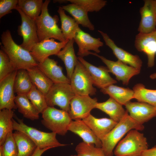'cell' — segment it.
<instances>
[{"label": "cell", "instance_id": "6da1fadb", "mask_svg": "<svg viewBox=\"0 0 156 156\" xmlns=\"http://www.w3.org/2000/svg\"><path fill=\"white\" fill-rule=\"evenodd\" d=\"M1 39L3 44L1 46V49L7 55L16 70H27L37 66L38 63L34 60L30 52L14 42L9 30L3 32Z\"/></svg>", "mask_w": 156, "mask_h": 156}, {"label": "cell", "instance_id": "7a4b0ae2", "mask_svg": "<svg viewBox=\"0 0 156 156\" xmlns=\"http://www.w3.org/2000/svg\"><path fill=\"white\" fill-rule=\"evenodd\" d=\"M144 127L135 120L127 111L124 116L101 140L102 147L106 156H113L114 149L122 137L132 129L141 131Z\"/></svg>", "mask_w": 156, "mask_h": 156}, {"label": "cell", "instance_id": "3957f363", "mask_svg": "<svg viewBox=\"0 0 156 156\" xmlns=\"http://www.w3.org/2000/svg\"><path fill=\"white\" fill-rule=\"evenodd\" d=\"M50 0L43 2L40 14L35 18L37 33L39 42L44 40L53 38L60 42H67L65 40L61 29L57 25L58 16H51L49 14L48 5Z\"/></svg>", "mask_w": 156, "mask_h": 156}, {"label": "cell", "instance_id": "277c9868", "mask_svg": "<svg viewBox=\"0 0 156 156\" xmlns=\"http://www.w3.org/2000/svg\"><path fill=\"white\" fill-rule=\"evenodd\" d=\"M14 117L17 122L12 119L13 130L25 133L35 143L37 147L41 149L47 148H51L66 145L58 141L56 138V133L40 131L26 125L23 119L19 118L15 114Z\"/></svg>", "mask_w": 156, "mask_h": 156}, {"label": "cell", "instance_id": "5b68a950", "mask_svg": "<svg viewBox=\"0 0 156 156\" xmlns=\"http://www.w3.org/2000/svg\"><path fill=\"white\" fill-rule=\"evenodd\" d=\"M148 148L147 139L143 134L132 129L118 143L114 153L116 156H140Z\"/></svg>", "mask_w": 156, "mask_h": 156}, {"label": "cell", "instance_id": "8992f818", "mask_svg": "<svg viewBox=\"0 0 156 156\" xmlns=\"http://www.w3.org/2000/svg\"><path fill=\"white\" fill-rule=\"evenodd\" d=\"M42 114L41 122L45 127L56 134L64 135L66 134L72 120L68 112L48 106Z\"/></svg>", "mask_w": 156, "mask_h": 156}, {"label": "cell", "instance_id": "52a82bcc", "mask_svg": "<svg viewBox=\"0 0 156 156\" xmlns=\"http://www.w3.org/2000/svg\"><path fill=\"white\" fill-rule=\"evenodd\" d=\"M71 87L75 95H92L96 91L88 70L78 60L70 79Z\"/></svg>", "mask_w": 156, "mask_h": 156}, {"label": "cell", "instance_id": "ba28073f", "mask_svg": "<svg viewBox=\"0 0 156 156\" xmlns=\"http://www.w3.org/2000/svg\"><path fill=\"white\" fill-rule=\"evenodd\" d=\"M75 95L70 84L58 83L53 84L45 97L48 106L57 105L68 112L70 102Z\"/></svg>", "mask_w": 156, "mask_h": 156}, {"label": "cell", "instance_id": "9c48e42d", "mask_svg": "<svg viewBox=\"0 0 156 156\" xmlns=\"http://www.w3.org/2000/svg\"><path fill=\"white\" fill-rule=\"evenodd\" d=\"M15 9L18 12L21 19V24L17 30L18 34L23 39L20 46L30 52L33 47L39 42L35 21L26 15L17 5Z\"/></svg>", "mask_w": 156, "mask_h": 156}, {"label": "cell", "instance_id": "30bf717a", "mask_svg": "<svg viewBox=\"0 0 156 156\" xmlns=\"http://www.w3.org/2000/svg\"><path fill=\"white\" fill-rule=\"evenodd\" d=\"M97 103L96 98H92L89 95H75L70 102L68 113L72 120H83L95 108Z\"/></svg>", "mask_w": 156, "mask_h": 156}, {"label": "cell", "instance_id": "8fae6325", "mask_svg": "<svg viewBox=\"0 0 156 156\" xmlns=\"http://www.w3.org/2000/svg\"><path fill=\"white\" fill-rule=\"evenodd\" d=\"M90 54L96 56L107 66L109 72L114 75L118 81H121L123 84L127 85L133 76L139 74L140 70L124 63L119 60L114 61L106 59L96 53L90 52Z\"/></svg>", "mask_w": 156, "mask_h": 156}, {"label": "cell", "instance_id": "7c38bea8", "mask_svg": "<svg viewBox=\"0 0 156 156\" xmlns=\"http://www.w3.org/2000/svg\"><path fill=\"white\" fill-rule=\"evenodd\" d=\"M67 42H57L53 38L45 40L35 44L30 52L37 62L42 63L49 56L56 55Z\"/></svg>", "mask_w": 156, "mask_h": 156}, {"label": "cell", "instance_id": "4fadbf2b", "mask_svg": "<svg viewBox=\"0 0 156 156\" xmlns=\"http://www.w3.org/2000/svg\"><path fill=\"white\" fill-rule=\"evenodd\" d=\"M18 70H15L0 81V110L17 109L14 102L15 79Z\"/></svg>", "mask_w": 156, "mask_h": 156}, {"label": "cell", "instance_id": "5bb4252c", "mask_svg": "<svg viewBox=\"0 0 156 156\" xmlns=\"http://www.w3.org/2000/svg\"><path fill=\"white\" fill-rule=\"evenodd\" d=\"M134 45L138 51L147 56L148 67L153 66L156 55V30L149 33H139L135 36Z\"/></svg>", "mask_w": 156, "mask_h": 156}, {"label": "cell", "instance_id": "9a60e30c", "mask_svg": "<svg viewBox=\"0 0 156 156\" xmlns=\"http://www.w3.org/2000/svg\"><path fill=\"white\" fill-rule=\"evenodd\" d=\"M77 58L88 71L95 86L101 89L117 83V81L110 76L107 67H96L86 61L83 57L79 56Z\"/></svg>", "mask_w": 156, "mask_h": 156}, {"label": "cell", "instance_id": "2e32d148", "mask_svg": "<svg viewBox=\"0 0 156 156\" xmlns=\"http://www.w3.org/2000/svg\"><path fill=\"white\" fill-rule=\"evenodd\" d=\"M125 106L130 116L140 124L156 117V107L148 103L130 101Z\"/></svg>", "mask_w": 156, "mask_h": 156}, {"label": "cell", "instance_id": "e0dca14e", "mask_svg": "<svg viewBox=\"0 0 156 156\" xmlns=\"http://www.w3.org/2000/svg\"><path fill=\"white\" fill-rule=\"evenodd\" d=\"M98 31L102 36L106 45L112 49L118 60L140 70L142 62L139 56L133 55L118 47L107 34L101 31Z\"/></svg>", "mask_w": 156, "mask_h": 156}, {"label": "cell", "instance_id": "ac0fdd59", "mask_svg": "<svg viewBox=\"0 0 156 156\" xmlns=\"http://www.w3.org/2000/svg\"><path fill=\"white\" fill-rule=\"evenodd\" d=\"M74 39L79 47L77 55L83 57L90 54V50L93 51L96 53H100L99 48L103 45V42L101 41L100 38H93L80 28Z\"/></svg>", "mask_w": 156, "mask_h": 156}, {"label": "cell", "instance_id": "d6986e66", "mask_svg": "<svg viewBox=\"0 0 156 156\" xmlns=\"http://www.w3.org/2000/svg\"><path fill=\"white\" fill-rule=\"evenodd\" d=\"M144 2V5L140 10L141 18L138 30L139 33H149L156 30L155 1L145 0Z\"/></svg>", "mask_w": 156, "mask_h": 156}, {"label": "cell", "instance_id": "ffe728a7", "mask_svg": "<svg viewBox=\"0 0 156 156\" xmlns=\"http://www.w3.org/2000/svg\"><path fill=\"white\" fill-rule=\"evenodd\" d=\"M82 120L101 141L118 123L111 118H97L91 114Z\"/></svg>", "mask_w": 156, "mask_h": 156}, {"label": "cell", "instance_id": "44dd1931", "mask_svg": "<svg viewBox=\"0 0 156 156\" xmlns=\"http://www.w3.org/2000/svg\"><path fill=\"white\" fill-rule=\"evenodd\" d=\"M37 66L53 83H70V80L63 74L62 67L54 59L48 57L43 62L38 63Z\"/></svg>", "mask_w": 156, "mask_h": 156}, {"label": "cell", "instance_id": "7402d4cb", "mask_svg": "<svg viewBox=\"0 0 156 156\" xmlns=\"http://www.w3.org/2000/svg\"><path fill=\"white\" fill-rule=\"evenodd\" d=\"M68 131L78 135L83 142L101 148L102 142L82 120H73L69 125Z\"/></svg>", "mask_w": 156, "mask_h": 156}, {"label": "cell", "instance_id": "603a6c76", "mask_svg": "<svg viewBox=\"0 0 156 156\" xmlns=\"http://www.w3.org/2000/svg\"><path fill=\"white\" fill-rule=\"evenodd\" d=\"M75 42L74 39L70 40L56 55L64 62L66 71L67 77L70 79L78 60L73 47Z\"/></svg>", "mask_w": 156, "mask_h": 156}, {"label": "cell", "instance_id": "cb8c5ba5", "mask_svg": "<svg viewBox=\"0 0 156 156\" xmlns=\"http://www.w3.org/2000/svg\"><path fill=\"white\" fill-rule=\"evenodd\" d=\"M122 105L110 97L105 102H98L95 108L104 112L109 116L110 118L118 122L124 116L127 112Z\"/></svg>", "mask_w": 156, "mask_h": 156}, {"label": "cell", "instance_id": "d4e9b609", "mask_svg": "<svg viewBox=\"0 0 156 156\" xmlns=\"http://www.w3.org/2000/svg\"><path fill=\"white\" fill-rule=\"evenodd\" d=\"M101 91L104 94H108L110 97L122 105H125L134 99V92L133 90L114 84L101 89Z\"/></svg>", "mask_w": 156, "mask_h": 156}, {"label": "cell", "instance_id": "484cf974", "mask_svg": "<svg viewBox=\"0 0 156 156\" xmlns=\"http://www.w3.org/2000/svg\"><path fill=\"white\" fill-rule=\"evenodd\" d=\"M57 12L61 22V30L66 41L73 39L79 29V24L74 19L66 15L61 6L59 7Z\"/></svg>", "mask_w": 156, "mask_h": 156}, {"label": "cell", "instance_id": "4316f807", "mask_svg": "<svg viewBox=\"0 0 156 156\" xmlns=\"http://www.w3.org/2000/svg\"><path fill=\"white\" fill-rule=\"evenodd\" d=\"M27 70L33 84L45 95L54 83L53 81L37 66L33 67Z\"/></svg>", "mask_w": 156, "mask_h": 156}, {"label": "cell", "instance_id": "83f0119b", "mask_svg": "<svg viewBox=\"0 0 156 156\" xmlns=\"http://www.w3.org/2000/svg\"><path fill=\"white\" fill-rule=\"evenodd\" d=\"M14 102L19 112L23 117L32 120L39 119L40 114L28 99L26 94H18Z\"/></svg>", "mask_w": 156, "mask_h": 156}, {"label": "cell", "instance_id": "f1b7e54d", "mask_svg": "<svg viewBox=\"0 0 156 156\" xmlns=\"http://www.w3.org/2000/svg\"><path fill=\"white\" fill-rule=\"evenodd\" d=\"M13 135L18 148V156H31L37 148L35 143L21 131H16Z\"/></svg>", "mask_w": 156, "mask_h": 156}, {"label": "cell", "instance_id": "f546056e", "mask_svg": "<svg viewBox=\"0 0 156 156\" xmlns=\"http://www.w3.org/2000/svg\"><path fill=\"white\" fill-rule=\"evenodd\" d=\"M61 7L73 16L79 25H81L90 30H94V26L89 19L88 12L81 7L73 3L62 5Z\"/></svg>", "mask_w": 156, "mask_h": 156}, {"label": "cell", "instance_id": "4dcf8cb0", "mask_svg": "<svg viewBox=\"0 0 156 156\" xmlns=\"http://www.w3.org/2000/svg\"><path fill=\"white\" fill-rule=\"evenodd\" d=\"M33 85L27 70L23 69L18 70L14 81L15 93L17 94H26Z\"/></svg>", "mask_w": 156, "mask_h": 156}, {"label": "cell", "instance_id": "1f68e13d", "mask_svg": "<svg viewBox=\"0 0 156 156\" xmlns=\"http://www.w3.org/2000/svg\"><path fill=\"white\" fill-rule=\"evenodd\" d=\"M13 110L3 109L0 110V145L4 143L8 133L13 130Z\"/></svg>", "mask_w": 156, "mask_h": 156}, {"label": "cell", "instance_id": "d6a6232c", "mask_svg": "<svg viewBox=\"0 0 156 156\" xmlns=\"http://www.w3.org/2000/svg\"><path fill=\"white\" fill-rule=\"evenodd\" d=\"M134 99L139 102L148 103L156 107V90L146 88L142 83H138L133 87Z\"/></svg>", "mask_w": 156, "mask_h": 156}, {"label": "cell", "instance_id": "836d02e7", "mask_svg": "<svg viewBox=\"0 0 156 156\" xmlns=\"http://www.w3.org/2000/svg\"><path fill=\"white\" fill-rule=\"evenodd\" d=\"M43 3L42 0H18L17 5L26 15L35 20L40 15Z\"/></svg>", "mask_w": 156, "mask_h": 156}, {"label": "cell", "instance_id": "e575fe53", "mask_svg": "<svg viewBox=\"0 0 156 156\" xmlns=\"http://www.w3.org/2000/svg\"><path fill=\"white\" fill-rule=\"evenodd\" d=\"M26 95L39 113L42 114L48 107L45 95L34 85Z\"/></svg>", "mask_w": 156, "mask_h": 156}, {"label": "cell", "instance_id": "d590c367", "mask_svg": "<svg viewBox=\"0 0 156 156\" xmlns=\"http://www.w3.org/2000/svg\"><path fill=\"white\" fill-rule=\"evenodd\" d=\"M75 151L80 156H106L101 148L84 142L79 143L76 146Z\"/></svg>", "mask_w": 156, "mask_h": 156}, {"label": "cell", "instance_id": "8d00e7d4", "mask_svg": "<svg viewBox=\"0 0 156 156\" xmlns=\"http://www.w3.org/2000/svg\"><path fill=\"white\" fill-rule=\"evenodd\" d=\"M71 3L81 7L88 12H98L106 5L107 1L104 0H68Z\"/></svg>", "mask_w": 156, "mask_h": 156}, {"label": "cell", "instance_id": "74e56055", "mask_svg": "<svg viewBox=\"0 0 156 156\" xmlns=\"http://www.w3.org/2000/svg\"><path fill=\"white\" fill-rule=\"evenodd\" d=\"M12 131L9 132L3 144L0 145V151L2 156H18V148Z\"/></svg>", "mask_w": 156, "mask_h": 156}, {"label": "cell", "instance_id": "f35d334b", "mask_svg": "<svg viewBox=\"0 0 156 156\" xmlns=\"http://www.w3.org/2000/svg\"><path fill=\"white\" fill-rule=\"evenodd\" d=\"M16 70L12 64L7 55L0 50V81Z\"/></svg>", "mask_w": 156, "mask_h": 156}, {"label": "cell", "instance_id": "ab89813d", "mask_svg": "<svg viewBox=\"0 0 156 156\" xmlns=\"http://www.w3.org/2000/svg\"><path fill=\"white\" fill-rule=\"evenodd\" d=\"M18 2V0H0V18L7 14L11 13L12 10L15 9Z\"/></svg>", "mask_w": 156, "mask_h": 156}, {"label": "cell", "instance_id": "60d3db41", "mask_svg": "<svg viewBox=\"0 0 156 156\" xmlns=\"http://www.w3.org/2000/svg\"><path fill=\"white\" fill-rule=\"evenodd\" d=\"M140 156H156V146L145 151Z\"/></svg>", "mask_w": 156, "mask_h": 156}, {"label": "cell", "instance_id": "b9f144b4", "mask_svg": "<svg viewBox=\"0 0 156 156\" xmlns=\"http://www.w3.org/2000/svg\"><path fill=\"white\" fill-rule=\"evenodd\" d=\"M50 148H47L41 149L37 147L31 156H41L44 152Z\"/></svg>", "mask_w": 156, "mask_h": 156}, {"label": "cell", "instance_id": "7bdbcfd3", "mask_svg": "<svg viewBox=\"0 0 156 156\" xmlns=\"http://www.w3.org/2000/svg\"><path fill=\"white\" fill-rule=\"evenodd\" d=\"M54 2H58L60 3H66L68 2L67 0H54Z\"/></svg>", "mask_w": 156, "mask_h": 156}, {"label": "cell", "instance_id": "ee69618b", "mask_svg": "<svg viewBox=\"0 0 156 156\" xmlns=\"http://www.w3.org/2000/svg\"><path fill=\"white\" fill-rule=\"evenodd\" d=\"M150 78L152 79H156V73L151 75L150 76Z\"/></svg>", "mask_w": 156, "mask_h": 156}, {"label": "cell", "instance_id": "f6af8a7d", "mask_svg": "<svg viewBox=\"0 0 156 156\" xmlns=\"http://www.w3.org/2000/svg\"><path fill=\"white\" fill-rule=\"evenodd\" d=\"M154 11L156 21V0L155 1L154 3Z\"/></svg>", "mask_w": 156, "mask_h": 156}, {"label": "cell", "instance_id": "bcb514c9", "mask_svg": "<svg viewBox=\"0 0 156 156\" xmlns=\"http://www.w3.org/2000/svg\"><path fill=\"white\" fill-rule=\"evenodd\" d=\"M70 156H80L77 154V155H70Z\"/></svg>", "mask_w": 156, "mask_h": 156}]
</instances>
